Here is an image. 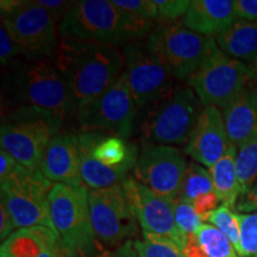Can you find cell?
<instances>
[{"mask_svg":"<svg viewBox=\"0 0 257 257\" xmlns=\"http://www.w3.org/2000/svg\"><path fill=\"white\" fill-rule=\"evenodd\" d=\"M252 81L248 64L218 48L187 80L204 106L223 110Z\"/></svg>","mask_w":257,"mask_h":257,"instance_id":"30bf717a","label":"cell"},{"mask_svg":"<svg viewBox=\"0 0 257 257\" xmlns=\"http://www.w3.org/2000/svg\"><path fill=\"white\" fill-rule=\"evenodd\" d=\"M54 230L74 255L89 257L104 248L96 238L88 205V188L54 184L49 193Z\"/></svg>","mask_w":257,"mask_h":257,"instance_id":"5b68a950","label":"cell"},{"mask_svg":"<svg viewBox=\"0 0 257 257\" xmlns=\"http://www.w3.org/2000/svg\"><path fill=\"white\" fill-rule=\"evenodd\" d=\"M18 55H24L23 49L12 40L4 25H0V62L3 67H8Z\"/></svg>","mask_w":257,"mask_h":257,"instance_id":"d6a6232c","label":"cell"},{"mask_svg":"<svg viewBox=\"0 0 257 257\" xmlns=\"http://www.w3.org/2000/svg\"><path fill=\"white\" fill-rule=\"evenodd\" d=\"M118 8L144 23H159V10L154 0H112Z\"/></svg>","mask_w":257,"mask_h":257,"instance_id":"4dcf8cb0","label":"cell"},{"mask_svg":"<svg viewBox=\"0 0 257 257\" xmlns=\"http://www.w3.org/2000/svg\"><path fill=\"white\" fill-rule=\"evenodd\" d=\"M146 46L173 73L175 80H188L218 49L216 38L188 30L178 23H157Z\"/></svg>","mask_w":257,"mask_h":257,"instance_id":"52a82bcc","label":"cell"},{"mask_svg":"<svg viewBox=\"0 0 257 257\" xmlns=\"http://www.w3.org/2000/svg\"><path fill=\"white\" fill-rule=\"evenodd\" d=\"M156 24L138 21L108 0H81L59 24L61 38L105 46H127L149 36Z\"/></svg>","mask_w":257,"mask_h":257,"instance_id":"7a4b0ae2","label":"cell"},{"mask_svg":"<svg viewBox=\"0 0 257 257\" xmlns=\"http://www.w3.org/2000/svg\"><path fill=\"white\" fill-rule=\"evenodd\" d=\"M231 146L221 110L216 106H205L185 153L199 165L210 169Z\"/></svg>","mask_w":257,"mask_h":257,"instance_id":"2e32d148","label":"cell"},{"mask_svg":"<svg viewBox=\"0 0 257 257\" xmlns=\"http://www.w3.org/2000/svg\"><path fill=\"white\" fill-rule=\"evenodd\" d=\"M195 237L206 257H238L232 243L213 225L204 223Z\"/></svg>","mask_w":257,"mask_h":257,"instance_id":"484cf974","label":"cell"},{"mask_svg":"<svg viewBox=\"0 0 257 257\" xmlns=\"http://www.w3.org/2000/svg\"><path fill=\"white\" fill-rule=\"evenodd\" d=\"M123 74L138 110H144L166 95L175 86L170 69L148 49L146 42L137 41L124 47Z\"/></svg>","mask_w":257,"mask_h":257,"instance_id":"4fadbf2b","label":"cell"},{"mask_svg":"<svg viewBox=\"0 0 257 257\" xmlns=\"http://www.w3.org/2000/svg\"><path fill=\"white\" fill-rule=\"evenodd\" d=\"M236 167L240 191L244 195L257 181V136L237 149Z\"/></svg>","mask_w":257,"mask_h":257,"instance_id":"4316f807","label":"cell"},{"mask_svg":"<svg viewBox=\"0 0 257 257\" xmlns=\"http://www.w3.org/2000/svg\"><path fill=\"white\" fill-rule=\"evenodd\" d=\"M21 163L6 150H0V181H4L16 172Z\"/></svg>","mask_w":257,"mask_h":257,"instance_id":"ab89813d","label":"cell"},{"mask_svg":"<svg viewBox=\"0 0 257 257\" xmlns=\"http://www.w3.org/2000/svg\"><path fill=\"white\" fill-rule=\"evenodd\" d=\"M16 229L17 227H16L8 207L5 206L4 202L0 201V239H2V243L8 239L15 232Z\"/></svg>","mask_w":257,"mask_h":257,"instance_id":"f35d334b","label":"cell"},{"mask_svg":"<svg viewBox=\"0 0 257 257\" xmlns=\"http://www.w3.org/2000/svg\"><path fill=\"white\" fill-rule=\"evenodd\" d=\"M89 257H138V255L136 249H135L134 240H126V242L120 244L119 246H117L113 250L102 248L95 255Z\"/></svg>","mask_w":257,"mask_h":257,"instance_id":"8d00e7d4","label":"cell"},{"mask_svg":"<svg viewBox=\"0 0 257 257\" xmlns=\"http://www.w3.org/2000/svg\"><path fill=\"white\" fill-rule=\"evenodd\" d=\"M53 185L40 170H30L22 165L14 174L0 181V201L8 207L16 227L43 225L54 229L49 208Z\"/></svg>","mask_w":257,"mask_h":257,"instance_id":"9c48e42d","label":"cell"},{"mask_svg":"<svg viewBox=\"0 0 257 257\" xmlns=\"http://www.w3.org/2000/svg\"><path fill=\"white\" fill-rule=\"evenodd\" d=\"M238 21H257V0H234Z\"/></svg>","mask_w":257,"mask_h":257,"instance_id":"d590c367","label":"cell"},{"mask_svg":"<svg viewBox=\"0 0 257 257\" xmlns=\"http://www.w3.org/2000/svg\"><path fill=\"white\" fill-rule=\"evenodd\" d=\"M204 107L188 85H175L144 108L140 126L142 143L187 146Z\"/></svg>","mask_w":257,"mask_h":257,"instance_id":"277c9868","label":"cell"},{"mask_svg":"<svg viewBox=\"0 0 257 257\" xmlns=\"http://www.w3.org/2000/svg\"><path fill=\"white\" fill-rule=\"evenodd\" d=\"M238 21L234 0H191L180 23L197 34L216 38Z\"/></svg>","mask_w":257,"mask_h":257,"instance_id":"ac0fdd59","label":"cell"},{"mask_svg":"<svg viewBox=\"0 0 257 257\" xmlns=\"http://www.w3.org/2000/svg\"><path fill=\"white\" fill-rule=\"evenodd\" d=\"M80 167L78 135L57 134L43 154L40 172L53 184L82 187L85 184Z\"/></svg>","mask_w":257,"mask_h":257,"instance_id":"e0dca14e","label":"cell"},{"mask_svg":"<svg viewBox=\"0 0 257 257\" xmlns=\"http://www.w3.org/2000/svg\"><path fill=\"white\" fill-rule=\"evenodd\" d=\"M212 192H214V186L210 170L199 163L189 162L182 180L178 200L193 204L198 198Z\"/></svg>","mask_w":257,"mask_h":257,"instance_id":"cb8c5ba5","label":"cell"},{"mask_svg":"<svg viewBox=\"0 0 257 257\" xmlns=\"http://www.w3.org/2000/svg\"><path fill=\"white\" fill-rule=\"evenodd\" d=\"M62 244L54 229L43 225L16 230L0 246V257H41Z\"/></svg>","mask_w":257,"mask_h":257,"instance_id":"44dd1931","label":"cell"},{"mask_svg":"<svg viewBox=\"0 0 257 257\" xmlns=\"http://www.w3.org/2000/svg\"><path fill=\"white\" fill-rule=\"evenodd\" d=\"M234 208L238 211V213H251L257 211V181L252 185L248 193L239 198Z\"/></svg>","mask_w":257,"mask_h":257,"instance_id":"74e56055","label":"cell"},{"mask_svg":"<svg viewBox=\"0 0 257 257\" xmlns=\"http://www.w3.org/2000/svg\"><path fill=\"white\" fill-rule=\"evenodd\" d=\"M123 186L142 230L169 237L184 250L187 237L180 232L176 226L174 200L156 194L134 176L125 179Z\"/></svg>","mask_w":257,"mask_h":257,"instance_id":"9a60e30c","label":"cell"},{"mask_svg":"<svg viewBox=\"0 0 257 257\" xmlns=\"http://www.w3.org/2000/svg\"><path fill=\"white\" fill-rule=\"evenodd\" d=\"M227 136L238 149L257 136V82H251L221 110Z\"/></svg>","mask_w":257,"mask_h":257,"instance_id":"d6986e66","label":"cell"},{"mask_svg":"<svg viewBox=\"0 0 257 257\" xmlns=\"http://www.w3.org/2000/svg\"><path fill=\"white\" fill-rule=\"evenodd\" d=\"M62 257H78V256H75V255H74L73 252H68V253H66V255L62 256Z\"/></svg>","mask_w":257,"mask_h":257,"instance_id":"b9f144b4","label":"cell"},{"mask_svg":"<svg viewBox=\"0 0 257 257\" xmlns=\"http://www.w3.org/2000/svg\"><path fill=\"white\" fill-rule=\"evenodd\" d=\"M66 82L70 113L75 115L120 78L124 53L118 47L61 38L53 57Z\"/></svg>","mask_w":257,"mask_h":257,"instance_id":"6da1fadb","label":"cell"},{"mask_svg":"<svg viewBox=\"0 0 257 257\" xmlns=\"http://www.w3.org/2000/svg\"><path fill=\"white\" fill-rule=\"evenodd\" d=\"M237 148L231 146L225 155L210 169V174L213 181L214 192L220 200V205L234 208L238 202L242 191L237 175L236 167Z\"/></svg>","mask_w":257,"mask_h":257,"instance_id":"603a6c76","label":"cell"},{"mask_svg":"<svg viewBox=\"0 0 257 257\" xmlns=\"http://www.w3.org/2000/svg\"><path fill=\"white\" fill-rule=\"evenodd\" d=\"M36 3L46 10L56 23L57 22L61 23V21L75 5V2H66V0H36Z\"/></svg>","mask_w":257,"mask_h":257,"instance_id":"836d02e7","label":"cell"},{"mask_svg":"<svg viewBox=\"0 0 257 257\" xmlns=\"http://www.w3.org/2000/svg\"><path fill=\"white\" fill-rule=\"evenodd\" d=\"M137 106L124 74L105 93L76 114L81 133H100L128 140Z\"/></svg>","mask_w":257,"mask_h":257,"instance_id":"7c38bea8","label":"cell"},{"mask_svg":"<svg viewBox=\"0 0 257 257\" xmlns=\"http://www.w3.org/2000/svg\"><path fill=\"white\" fill-rule=\"evenodd\" d=\"M240 227V257H257V211L237 213Z\"/></svg>","mask_w":257,"mask_h":257,"instance_id":"f1b7e54d","label":"cell"},{"mask_svg":"<svg viewBox=\"0 0 257 257\" xmlns=\"http://www.w3.org/2000/svg\"><path fill=\"white\" fill-rule=\"evenodd\" d=\"M174 218L176 226L185 237L197 233L204 224V220L197 213L193 204L178 199L174 200Z\"/></svg>","mask_w":257,"mask_h":257,"instance_id":"f546056e","label":"cell"},{"mask_svg":"<svg viewBox=\"0 0 257 257\" xmlns=\"http://www.w3.org/2000/svg\"><path fill=\"white\" fill-rule=\"evenodd\" d=\"M8 91L18 106L44 111L60 125L70 113L66 82L49 57H37L11 63L6 78Z\"/></svg>","mask_w":257,"mask_h":257,"instance_id":"3957f363","label":"cell"},{"mask_svg":"<svg viewBox=\"0 0 257 257\" xmlns=\"http://www.w3.org/2000/svg\"><path fill=\"white\" fill-rule=\"evenodd\" d=\"M159 10V23H174L187 14L191 0H154Z\"/></svg>","mask_w":257,"mask_h":257,"instance_id":"1f68e13d","label":"cell"},{"mask_svg":"<svg viewBox=\"0 0 257 257\" xmlns=\"http://www.w3.org/2000/svg\"><path fill=\"white\" fill-rule=\"evenodd\" d=\"M61 127L47 112L18 106L3 117L0 146L25 168L40 170L48 144Z\"/></svg>","mask_w":257,"mask_h":257,"instance_id":"8992f818","label":"cell"},{"mask_svg":"<svg viewBox=\"0 0 257 257\" xmlns=\"http://www.w3.org/2000/svg\"><path fill=\"white\" fill-rule=\"evenodd\" d=\"M208 224L217 227L221 233L227 237V239L232 243L237 253L240 249V227L237 213H234L230 207L220 205L217 210H214L208 216Z\"/></svg>","mask_w":257,"mask_h":257,"instance_id":"83f0119b","label":"cell"},{"mask_svg":"<svg viewBox=\"0 0 257 257\" xmlns=\"http://www.w3.org/2000/svg\"><path fill=\"white\" fill-rule=\"evenodd\" d=\"M220 204L219 198L216 194V192L208 193V194L202 195V197L198 198L197 200L193 201V206H194L195 211L199 216L201 217V219L204 221L207 220V218L214 210H217L218 205Z\"/></svg>","mask_w":257,"mask_h":257,"instance_id":"e575fe53","label":"cell"},{"mask_svg":"<svg viewBox=\"0 0 257 257\" xmlns=\"http://www.w3.org/2000/svg\"><path fill=\"white\" fill-rule=\"evenodd\" d=\"M93 230L102 245L117 248L138 233V221L123 182L108 188L88 189Z\"/></svg>","mask_w":257,"mask_h":257,"instance_id":"8fae6325","label":"cell"},{"mask_svg":"<svg viewBox=\"0 0 257 257\" xmlns=\"http://www.w3.org/2000/svg\"><path fill=\"white\" fill-rule=\"evenodd\" d=\"M218 47L233 59L251 63L257 60V21H237L216 37Z\"/></svg>","mask_w":257,"mask_h":257,"instance_id":"7402d4cb","label":"cell"},{"mask_svg":"<svg viewBox=\"0 0 257 257\" xmlns=\"http://www.w3.org/2000/svg\"><path fill=\"white\" fill-rule=\"evenodd\" d=\"M188 163L178 148L142 143L134 178L156 194L176 200Z\"/></svg>","mask_w":257,"mask_h":257,"instance_id":"5bb4252c","label":"cell"},{"mask_svg":"<svg viewBox=\"0 0 257 257\" xmlns=\"http://www.w3.org/2000/svg\"><path fill=\"white\" fill-rule=\"evenodd\" d=\"M2 25H4L25 57L53 60L59 47L56 22L36 0H2Z\"/></svg>","mask_w":257,"mask_h":257,"instance_id":"ba28073f","label":"cell"},{"mask_svg":"<svg viewBox=\"0 0 257 257\" xmlns=\"http://www.w3.org/2000/svg\"><path fill=\"white\" fill-rule=\"evenodd\" d=\"M142 239H135L138 257H186L184 250L169 237L142 231Z\"/></svg>","mask_w":257,"mask_h":257,"instance_id":"d4e9b609","label":"cell"},{"mask_svg":"<svg viewBox=\"0 0 257 257\" xmlns=\"http://www.w3.org/2000/svg\"><path fill=\"white\" fill-rule=\"evenodd\" d=\"M78 142L93 160L108 168L136 166L140 150L126 140L100 133H79Z\"/></svg>","mask_w":257,"mask_h":257,"instance_id":"ffe728a7","label":"cell"},{"mask_svg":"<svg viewBox=\"0 0 257 257\" xmlns=\"http://www.w3.org/2000/svg\"><path fill=\"white\" fill-rule=\"evenodd\" d=\"M249 67L250 74H251V78L255 82H257V60L253 61L251 63H246Z\"/></svg>","mask_w":257,"mask_h":257,"instance_id":"60d3db41","label":"cell"}]
</instances>
